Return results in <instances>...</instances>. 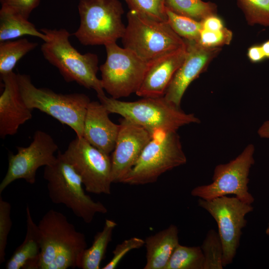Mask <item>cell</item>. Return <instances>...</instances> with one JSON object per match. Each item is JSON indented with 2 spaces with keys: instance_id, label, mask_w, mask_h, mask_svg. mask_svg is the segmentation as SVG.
Wrapping results in <instances>:
<instances>
[{
  "instance_id": "cell-1",
  "label": "cell",
  "mask_w": 269,
  "mask_h": 269,
  "mask_svg": "<svg viewBox=\"0 0 269 269\" xmlns=\"http://www.w3.org/2000/svg\"><path fill=\"white\" fill-rule=\"evenodd\" d=\"M38 227L41 245L39 269L80 268L83 254L88 248L86 239L64 214L50 209Z\"/></svg>"
},
{
  "instance_id": "cell-2",
  "label": "cell",
  "mask_w": 269,
  "mask_h": 269,
  "mask_svg": "<svg viewBox=\"0 0 269 269\" xmlns=\"http://www.w3.org/2000/svg\"><path fill=\"white\" fill-rule=\"evenodd\" d=\"M47 40L41 46L44 58L56 67L67 82H75L97 95L105 94L100 79L97 76L99 58L92 53L81 54L69 41L70 34L65 29L42 28Z\"/></svg>"
},
{
  "instance_id": "cell-3",
  "label": "cell",
  "mask_w": 269,
  "mask_h": 269,
  "mask_svg": "<svg viewBox=\"0 0 269 269\" xmlns=\"http://www.w3.org/2000/svg\"><path fill=\"white\" fill-rule=\"evenodd\" d=\"M100 102L109 113L121 115L151 132L158 131H177L181 127L200 123L193 114H187L164 97H145L126 102L98 95Z\"/></svg>"
},
{
  "instance_id": "cell-4",
  "label": "cell",
  "mask_w": 269,
  "mask_h": 269,
  "mask_svg": "<svg viewBox=\"0 0 269 269\" xmlns=\"http://www.w3.org/2000/svg\"><path fill=\"white\" fill-rule=\"evenodd\" d=\"M43 177L51 201L64 205L85 223H91L97 213L108 212L102 202L94 201L85 193L81 178L60 151L53 164L44 166Z\"/></svg>"
},
{
  "instance_id": "cell-5",
  "label": "cell",
  "mask_w": 269,
  "mask_h": 269,
  "mask_svg": "<svg viewBox=\"0 0 269 269\" xmlns=\"http://www.w3.org/2000/svg\"><path fill=\"white\" fill-rule=\"evenodd\" d=\"M21 97L31 110L38 109L70 127L77 136L83 137L84 122L91 102L83 93L61 94L45 88H37L29 75L16 74Z\"/></svg>"
},
{
  "instance_id": "cell-6",
  "label": "cell",
  "mask_w": 269,
  "mask_h": 269,
  "mask_svg": "<svg viewBox=\"0 0 269 269\" xmlns=\"http://www.w3.org/2000/svg\"><path fill=\"white\" fill-rule=\"evenodd\" d=\"M122 41L124 47L150 63L186 46L167 22L161 21L130 10Z\"/></svg>"
},
{
  "instance_id": "cell-7",
  "label": "cell",
  "mask_w": 269,
  "mask_h": 269,
  "mask_svg": "<svg viewBox=\"0 0 269 269\" xmlns=\"http://www.w3.org/2000/svg\"><path fill=\"white\" fill-rule=\"evenodd\" d=\"M186 156L176 131H158L121 183L144 185L156 181L165 172L185 164Z\"/></svg>"
},
{
  "instance_id": "cell-8",
  "label": "cell",
  "mask_w": 269,
  "mask_h": 269,
  "mask_svg": "<svg viewBox=\"0 0 269 269\" xmlns=\"http://www.w3.org/2000/svg\"><path fill=\"white\" fill-rule=\"evenodd\" d=\"M80 22L73 34L85 46L116 42L123 36L126 26L122 20L123 7L119 0H80Z\"/></svg>"
},
{
  "instance_id": "cell-9",
  "label": "cell",
  "mask_w": 269,
  "mask_h": 269,
  "mask_svg": "<svg viewBox=\"0 0 269 269\" xmlns=\"http://www.w3.org/2000/svg\"><path fill=\"white\" fill-rule=\"evenodd\" d=\"M104 46L106 60L99 68L104 90L116 99L136 93L152 62L143 61L116 42Z\"/></svg>"
},
{
  "instance_id": "cell-10",
  "label": "cell",
  "mask_w": 269,
  "mask_h": 269,
  "mask_svg": "<svg viewBox=\"0 0 269 269\" xmlns=\"http://www.w3.org/2000/svg\"><path fill=\"white\" fill-rule=\"evenodd\" d=\"M255 146L249 144L235 158L217 165L214 170L212 182L194 187L191 195L211 200L234 195L246 203H253L255 199L249 191L248 184L250 169L255 163Z\"/></svg>"
},
{
  "instance_id": "cell-11",
  "label": "cell",
  "mask_w": 269,
  "mask_h": 269,
  "mask_svg": "<svg viewBox=\"0 0 269 269\" xmlns=\"http://www.w3.org/2000/svg\"><path fill=\"white\" fill-rule=\"evenodd\" d=\"M198 204L217 223L223 248V265L225 267L232 263L236 256L242 230L247 224L246 216L253 211V206L236 196H228L211 200L199 198Z\"/></svg>"
},
{
  "instance_id": "cell-12",
  "label": "cell",
  "mask_w": 269,
  "mask_h": 269,
  "mask_svg": "<svg viewBox=\"0 0 269 269\" xmlns=\"http://www.w3.org/2000/svg\"><path fill=\"white\" fill-rule=\"evenodd\" d=\"M63 154L80 175L87 192L111 194L113 182L109 154L78 136L69 143Z\"/></svg>"
},
{
  "instance_id": "cell-13",
  "label": "cell",
  "mask_w": 269,
  "mask_h": 269,
  "mask_svg": "<svg viewBox=\"0 0 269 269\" xmlns=\"http://www.w3.org/2000/svg\"><path fill=\"white\" fill-rule=\"evenodd\" d=\"M16 148V153L8 155V169L0 184V195L17 179H24L29 184H34L38 169L55 161L56 156L54 153L58 146L50 134L38 130L34 133L33 140L28 146H17Z\"/></svg>"
},
{
  "instance_id": "cell-14",
  "label": "cell",
  "mask_w": 269,
  "mask_h": 269,
  "mask_svg": "<svg viewBox=\"0 0 269 269\" xmlns=\"http://www.w3.org/2000/svg\"><path fill=\"white\" fill-rule=\"evenodd\" d=\"M111 156L112 181L121 183L139 158L153 134L144 128L123 118Z\"/></svg>"
},
{
  "instance_id": "cell-15",
  "label": "cell",
  "mask_w": 269,
  "mask_h": 269,
  "mask_svg": "<svg viewBox=\"0 0 269 269\" xmlns=\"http://www.w3.org/2000/svg\"><path fill=\"white\" fill-rule=\"evenodd\" d=\"M185 40L186 57L175 73L164 96L177 107H180L182 98L189 85L206 69L221 50L220 48L205 47L195 41Z\"/></svg>"
},
{
  "instance_id": "cell-16",
  "label": "cell",
  "mask_w": 269,
  "mask_h": 269,
  "mask_svg": "<svg viewBox=\"0 0 269 269\" xmlns=\"http://www.w3.org/2000/svg\"><path fill=\"white\" fill-rule=\"evenodd\" d=\"M4 89L0 96V136L16 134L19 127L32 118V110L24 102L18 88L16 73L1 76Z\"/></svg>"
},
{
  "instance_id": "cell-17",
  "label": "cell",
  "mask_w": 269,
  "mask_h": 269,
  "mask_svg": "<svg viewBox=\"0 0 269 269\" xmlns=\"http://www.w3.org/2000/svg\"><path fill=\"white\" fill-rule=\"evenodd\" d=\"M109 114L100 102L91 101L85 117L83 134L90 144L108 154L114 149L120 127L110 119Z\"/></svg>"
},
{
  "instance_id": "cell-18",
  "label": "cell",
  "mask_w": 269,
  "mask_h": 269,
  "mask_svg": "<svg viewBox=\"0 0 269 269\" xmlns=\"http://www.w3.org/2000/svg\"><path fill=\"white\" fill-rule=\"evenodd\" d=\"M187 54V45L152 61L136 92L142 98L163 97L175 73Z\"/></svg>"
},
{
  "instance_id": "cell-19",
  "label": "cell",
  "mask_w": 269,
  "mask_h": 269,
  "mask_svg": "<svg viewBox=\"0 0 269 269\" xmlns=\"http://www.w3.org/2000/svg\"><path fill=\"white\" fill-rule=\"evenodd\" d=\"M26 215L25 238L7 261L6 269H39L41 252L40 234L38 225L33 220L28 206L26 208Z\"/></svg>"
},
{
  "instance_id": "cell-20",
  "label": "cell",
  "mask_w": 269,
  "mask_h": 269,
  "mask_svg": "<svg viewBox=\"0 0 269 269\" xmlns=\"http://www.w3.org/2000/svg\"><path fill=\"white\" fill-rule=\"evenodd\" d=\"M179 231L171 224L144 240L146 264L144 269H165L170 258L179 243Z\"/></svg>"
},
{
  "instance_id": "cell-21",
  "label": "cell",
  "mask_w": 269,
  "mask_h": 269,
  "mask_svg": "<svg viewBox=\"0 0 269 269\" xmlns=\"http://www.w3.org/2000/svg\"><path fill=\"white\" fill-rule=\"evenodd\" d=\"M30 35L47 40V36L22 16L1 7L0 10V42Z\"/></svg>"
},
{
  "instance_id": "cell-22",
  "label": "cell",
  "mask_w": 269,
  "mask_h": 269,
  "mask_svg": "<svg viewBox=\"0 0 269 269\" xmlns=\"http://www.w3.org/2000/svg\"><path fill=\"white\" fill-rule=\"evenodd\" d=\"M117 223L106 219L103 229L94 236L91 246L87 248L83 254L80 268L82 269H99L104 259L109 244L112 240L113 231Z\"/></svg>"
},
{
  "instance_id": "cell-23",
  "label": "cell",
  "mask_w": 269,
  "mask_h": 269,
  "mask_svg": "<svg viewBox=\"0 0 269 269\" xmlns=\"http://www.w3.org/2000/svg\"><path fill=\"white\" fill-rule=\"evenodd\" d=\"M38 43L26 38L0 42V74L4 75L13 72L18 61L34 49Z\"/></svg>"
},
{
  "instance_id": "cell-24",
  "label": "cell",
  "mask_w": 269,
  "mask_h": 269,
  "mask_svg": "<svg viewBox=\"0 0 269 269\" xmlns=\"http://www.w3.org/2000/svg\"><path fill=\"white\" fill-rule=\"evenodd\" d=\"M165 7L176 14L199 21L217 13L214 3L202 0H166Z\"/></svg>"
},
{
  "instance_id": "cell-25",
  "label": "cell",
  "mask_w": 269,
  "mask_h": 269,
  "mask_svg": "<svg viewBox=\"0 0 269 269\" xmlns=\"http://www.w3.org/2000/svg\"><path fill=\"white\" fill-rule=\"evenodd\" d=\"M204 257L201 247L178 244L165 269H204Z\"/></svg>"
},
{
  "instance_id": "cell-26",
  "label": "cell",
  "mask_w": 269,
  "mask_h": 269,
  "mask_svg": "<svg viewBox=\"0 0 269 269\" xmlns=\"http://www.w3.org/2000/svg\"><path fill=\"white\" fill-rule=\"evenodd\" d=\"M201 248L204 257V269H222L223 248L218 232L211 229L207 232Z\"/></svg>"
},
{
  "instance_id": "cell-27",
  "label": "cell",
  "mask_w": 269,
  "mask_h": 269,
  "mask_svg": "<svg viewBox=\"0 0 269 269\" xmlns=\"http://www.w3.org/2000/svg\"><path fill=\"white\" fill-rule=\"evenodd\" d=\"M167 22L174 31L183 39L198 41L203 29L201 21L176 14L166 8Z\"/></svg>"
},
{
  "instance_id": "cell-28",
  "label": "cell",
  "mask_w": 269,
  "mask_h": 269,
  "mask_svg": "<svg viewBox=\"0 0 269 269\" xmlns=\"http://www.w3.org/2000/svg\"><path fill=\"white\" fill-rule=\"evenodd\" d=\"M248 22L269 26V0H237Z\"/></svg>"
},
{
  "instance_id": "cell-29",
  "label": "cell",
  "mask_w": 269,
  "mask_h": 269,
  "mask_svg": "<svg viewBox=\"0 0 269 269\" xmlns=\"http://www.w3.org/2000/svg\"><path fill=\"white\" fill-rule=\"evenodd\" d=\"M131 10L156 20L167 22L166 0H124Z\"/></svg>"
},
{
  "instance_id": "cell-30",
  "label": "cell",
  "mask_w": 269,
  "mask_h": 269,
  "mask_svg": "<svg viewBox=\"0 0 269 269\" xmlns=\"http://www.w3.org/2000/svg\"><path fill=\"white\" fill-rule=\"evenodd\" d=\"M11 209V204L0 195V264L5 262L7 238L12 225Z\"/></svg>"
},
{
  "instance_id": "cell-31",
  "label": "cell",
  "mask_w": 269,
  "mask_h": 269,
  "mask_svg": "<svg viewBox=\"0 0 269 269\" xmlns=\"http://www.w3.org/2000/svg\"><path fill=\"white\" fill-rule=\"evenodd\" d=\"M233 34L226 27L217 31H210L202 29L197 41L201 45L207 48H220L229 44Z\"/></svg>"
},
{
  "instance_id": "cell-32",
  "label": "cell",
  "mask_w": 269,
  "mask_h": 269,
  "mask_svg": "<svg viewBox=\"0 0 269 269\" xmlns=\"http://www.w3.org/2000/svg\"><path fill=\"white\" fill-rule=\"evenodd\" d=\"M144 245V240L138 238L132 237L124 240L117 245L113 251V256L111 261L103 269H115L123 258L130 251L138 249Z\"/></svg>"
},
{
  "instance_id": "cell-33",
  "label": "cell",
  "mask_w": 269,
  "mask_h": 269,
  "mask_svg": "<svg viewBox=\"0 0 269 269\" xmlns=\"http://www.w3.org/2000/svg\"><path fill=\"white\" fill-rule=\"evenodd\" d=\"M2 8L8 9L28 19L32 10L37 7L40 0H0Z\"/></svg>"
},
{
  "instance_id": "cell-34",
  "label": "cell",
  "mask_w": 269,
  "mask_h": 269,
  "mask_svg": "<svg viewBox=\"0 0 269 269\" xmlns=\"http://www.w3.org/2000/svg\"><path fill=\"white\" fill-rule=\"evenodd\" d=\"M203 29L217 31L224 27L222 19L216 14L211 15L201 21Z\"/></svg>"
},
{
  "instance_id": "cell-35",
  "label": "cell",
  "mask_w": 269,
  "mask_h": 269,
  "mask_svg": "<svg viewBox=\"0 0 269 269\" xmlns=\"http://www.w3.org/2000/svg\"><path fill=\"white\" fill-rule=\"evenodd\" d=\"M247 55L250 61L254 63L260 62L266 59L261 45L251 46L248 49Z\"/></svg>"
},
{
  "instance_id": "cell-36",
  "label": "cell",
  "mask_w": 269,
  "mask_h": 269,
  "mask_svg": "<svg viewBox=\"0 0 269 269\" xmlns=\"http://www.w3.org/2000/svg\"><path fill=\"white\" fill-rule=\"evenodd\" d=\"M259 136L263 138H269V120L263 123L258 131Z\"/></svg>"
},
{
  "instance_id": "cell-37",
  "label": "cell",
  "mask_w": 269,
  "mask_h": 269,
  "mask_svg": "<svg viewBox=\"0 0 269 269\" xmlns=\"http://www.w3.org/2000/svg\"><path fill=\"white\" fill-rule=\"evenodd\" d=\"M261 45L266 58H269V40L265 41Z\"/></svg>"
},
{
  "instance_id": "cell-38",
  "label": "cell",
  "mask_w": 269,
  "mask_h": 269,
  "mask_svg": "<svg viewBox=\"0 0 269 269\" xmlns=\"http://www.w3.org/2000/svg\"><path fill=\"white\" fill-rule=\"evenodd\" d=\"M266 233L267 235H268V236H269V223L268 224V227L266 230Z\"/></svg>"
}]
</instances>
